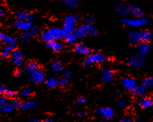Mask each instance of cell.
<instances>
[{
	"mask_svg": "<svg viewBox=\"0 0 153 122\" xmlns=\"http://www.w3.org/2000/svg\"><path fill=\"white\" fill-rule=\"evenodd\" d=\"M25 70L31 82L41 83L45 81L44 73L40 69L39 64L34 61H30L25 64Z\"/></svg>",
	"mask_w": 153,
	"mask_h": 122,
	"instance_id": "cell-1",
	"label": "cell"
},
{
	"mask_svg": "<svg viewBox=\"0 0 153 122\" xmlns=\"http://www.w3.org/2000/svg\"><path fill=\"white\" fill-rule=\"evenodd\" d=\"M152 38V33L149 30L131 31L128 35V40L130 45L137 46L142 42H148Z\"/></svg>",
	"mask_w": 153,
	"mask_h": 122,
	"instance_id": "cell-2",
	"label": "cell"
},
{
	"mask_svg": "<svg viewBox=\"0 0 153 122\" xmlns=\"http://www.w3.org/2000/svg\"><path fill=\"white\" fill-rule=\"evenodd\" d=\"M64 38V34L62 29L53 27L49 29L45 30L42 32L40 36V38L43 42L46 43H50L51 42L55 41L56 40H59Z\"/></svg>",
	"mask_w": 153,
	"mask_h": 122,
	"instance_id": "cell-3",
	"label": "cell"
},
{
	"mask_svg": "<svg viewBox=\"0 0 153 122\" xmlns=\"http://www.w3.org/2000/svg\"><path fill=\"white\" fill-rule=\"evenodd\" d=\"M122 24L126 25V26L132 28H139L144 26L149 23V19L146 17H142V18H123L121 19Z\"/></svg>",
	"mask_w": 153,
	"mask_h": 122,
	"instance_id": "cell-4",
	"label": "cell"
},
{
	"mask_svg": "<svg viewBox=\"0 0 153 122\" xmlns=\"http://www.w3.org/2000/svg\"><path fill=\"white\" fill-rule=\"evenodd\" d=\"M106 61V57L100 52H93L84 59L83 65L84 67H89L94 64L103 63Z\"/></svg>",
	"mask_w": 153,
	"mask_h": 122,
	"instance_id": "cell-5",
	"label": "cell"
},
{
	"mask_svg": "<svg viewBox=\"0 0 153 122\" xmlns=\"http://www.w3.org/2000/svg\"><path fill=\"white\" fill-rule=\"evenodd\" d=\"M145 64L144 56L139 55L131 56L128 61V64L132 68H141Z\"/></svg>",
	"mask_w": 153,
	"mask_h": 122,
	"instance_id": "cell-6",
	"label": "cell"
},
{
	"mask_svg": "<svg viewBox=\"0 0 153 122\" xmlns=\"http://www.w3.org/2000/svg\"><path fill=\"white\" fill-rule=\"evenodd\" d=\"M21 102L18 99H14L12 101L8 102V103L5 105L4 106L0 107V110L1 112L4 113H10L12 112L15 109L18 108L19 107H21Z\"/></svg>",
	"mask_w": 153,
	"mask_h": 122,
	"instance_id": "cell-7",
	"label": "cell"
},
{
	"mask_svg": "<svg viewBox=\"0 0 153 122\" xmlns=\"http://www.w3.org/2000/svg\"><path fill=\"white\" fill-rule=\"evenodd\" d=\"M72 34L76 37L77 40L83 38L84 36L86 35H89L88 25L86 24L76 27L74 32L72 33Z\"/></svg>",
	"mask_w": 153,
	"mask_h": 122,
	"instance_id": "cell-8",
	"label": "cell"
},
{
	"mask_svg": "<svg viewBox=\"0 0 153 122\" xmlns=\"http://www.w3.org/2000/svg\"><path fill=\"white\" fill-rule=\"evenodd\" d=\"M120 83L124 89L128 91H132L137 86V81L134 79L130 77H124L121 79Z\"/></svg>",
	"mask_w": 153,
	"mask_h": 122,
	"instance_id": "cell-9",
	"label": "cell"
},
{
	"mask_svg": "<svg viewBox=\"0 0 153 122\" xmlns=\"http://www.w3.org/2000/svg\"><path fill=\"white\" fill-rule=\"evenodd\" d=\"M128 14L133 18H142L144 14V11L143 8L137 5H128Z\"/></svg>",
	"mask_w": 153,
	"mask_h": 122,
	"instance_id": "cell-10",
	"label": "cell"
},
{
	"mask_svg": "<svg viewBox=\"0 0 153 122\" xmlns=\"http://www.w3.org/2000/svg\"><path fill=\"white\" fill-rule=\"evenodd\" d=\"M11 58L15 67H20L23 64V54L20 50H14L11 55Z\"/></svg>",
	"mask_w": 153,
	"mask_h": 122,
	"instance_id": "cell-11",
	"label": "cell"
},
{
	"mask_svg": "<svg viewBox=\"0 0 153 122\" xmlns=\"http://www.w3.org/2000/svg\"><path fill=\"white\" fill-rule=\"evenodd\" d=\"M16 17L18 19L22 21H27V22H33L36 19V17L32 13L24 12V11H18L16 12Z\"/></svg>",
	"mask_w": 153,
	"mask_h": 122,
	"instance_id": "cell-12",
	"label": "cell"
},
{
	"mask_svg": "<svg viewBox=\"0 0 153 122\" xmlns=\"http://www.w3.org/2000/svg\"><path fill=\"white\" fill-rule=\"evenodd\" d=\"M32 26L33 25L32 22L22 21L19 20V19L16 20L13 24L14 28H16V29L24 31V32H27V31H29Z\"/></svg>",
	"mask_w": 153,
	"mask_h": 122,
	"instance_id": "cell-13",
	"label": "cell"
},
{
	"mask_svg": "<svg viewBox=\"0 0 153 122\" xmlns=\"http://www.w3.org/2000/svg\"><path fill=\"white\" fill-rule=\"evenodd\" d=\"M114 77V73L111 69H104L101 73V79L104 83H108L111 82Z\"/></svg>",
	"mask_w": 153,
	"mask_h": 122,
	"instance_id": "cell-14",
	"label": "cell"
},
{
	"mask_svg": "<svg viewBox=\"0 0 153 122\" xmlns=\"http://www.w3.org/2000/svg\"><path fill=\"white\" fill-rule=\"evenodd\" d=\"M97 113L108 120H112L114 117V110L111 107H102L97 111Z\"/></svg>",
	"mask_w": 153,
	"mask_h": 122,
	"instance_id": "cell-15",
	"label": "cell"
},
{
	"mask_svg": "<svg viewBox=\"0 0 153 122\" xmlns=\"http://www.w3.org/2000/svg\"><path fill=\"white\" fill-rule=\"evenodd\" d=\"M0 40L3 44L5 45H13L15 46L16 44V39L14 37L6 34L4 32L0 33Z\"/></svg>",
	"mask_w": 153,
	"mask_h": 122,
	"instance_id": "cell-16",
	"label": "cell"
},
{
	"mask_svg": "<svg viewBox=\"0 0 153 122\" xmlns=\"http://www.w3.org/2000/svg\"><path fill=\"white\" fill-rule=\"evenodd\" d=\"M150 50H151V47L147 42H142L137 46V51L138 55L140 56H144L148 55Z\"/></svg>",
	"mask_w": 153,
	"mask_h": 122,
	"instance_id": "cell-17",
	"label": "cell"
},
{
	"mask_svg": "<svg viewBox=\"0 0 153 122\" xmlns=\"http://www.w3.org/2000/svg\"><path fill=\"white\" fill-rule=\"evenodd\" d=\"M74 50L76 53L81 55H86L90 52V50L89 48L85 46L82 43L76 44L74 47Z\"/></svg>",
	"mask_w": 153,
	"mask_h": 122,
	"instance_id": "cell-18",
	"label": "cell"
},
{
	"mask_svg": "<svg viewBox=\"0 0 153 122\" xmlns=\"http://www.w3.org/2000/svg\"><path fill=\"white\" fill-rule=\"evenodd\" d=\"M153 103L151 101V98L143 97L138 101V106H139L141 108L143 109H148L149 107H151Z\"/></svg>",
	"mask_w": 153,
	"mask_h": 122,
	"instance_id": "cell-19",
	"label": "cell"
},
{
	"mask_svg": "<svg viewBox=\"0 0 153 122\" xmlns=\"http://www.w3.org/2000/svg\"><path fill=\"white\" fill-rule=\"evenodd\" d=\"M115 9L117 10V12L120 14L121 16H125L128 14V5H123L121 3H118L115 5Z\"/></svg>",
	"mask_w": 153,
	"mask_h": 122,
	"instance_id": "cell-20",
	"label": "cell"
},
{
	"mask_svg": "<svg viewBox=\"0 0 153 122\" xmlns=\"http://www.w3.org/2000/svg\"><path fill=\"white\" fill-rule=\"evenodd\" d=\"M147 91H148V89L144 86H143V85H137L134 89L132 91L135 95L143 97V96L145 95L146 94Z\"/></svg>",
	"mask_w": 153,
	"mask_h": 122,
	"instance_id": "cell-21",
	"label": "cell"
},
{
	"mask_svg": "<svg viewBox=\"0 0 153 122\" xmlns=\"http://www.w3.org/2000/svg\"><path fill=\"white\" fill-rule=\"evenodd\" d=\"M45 85L48 89H53L59 85V80L55 77L48 78L45 82Z\"/></svg>",
	"mask_w": 153,
	"mask_h": 122,
	"instance_id": "cell-22",
	"label": "cell"
},
{
	"mask_svg": "<svg viewBox=\"0 0 153 122\" xmlns=\"http://www.w3.org/2000/svg\"><path fill=\"white\" fill-rule=\"evenodd\" d=\"M47 46L56 52H60L62 49H63V45H62V44L56 41H53L50 42V43H48Z\"/></svg>",
	"mask_w": 153,
	"mask_h": 122,
	"instance_id": "cell-23",
	"label": "cell"
},
{
	"mask_svg": "<svg viewBox=\"0 0 153 122\" xmlns=\"http://www.w3.org/2000/svg\"><path fill=\"white\" fill-rule=\"evenodd\" d=\"M37 106V102L35 101H28L22 103L21 105V108L24 111L31 110L35 108Z\"/></svg>",
	"mask_w": 153,
	"mask_h": 122,
	"instance_id": "cell-24",
	"label": "cell"
},
{
	"mask_svg": "<svg viewBox=\"0 0 153 122\" xmlns=\"http://www.w3.org/2000/svg\"><path fill=\"white\" fill-rule=\"evenodd\" d=\"M0 93H1V94H4L7 97H13L16 95V93L15 91L8 89V88L4 87L2 85L0 86Z\"/></svg>",
	"mask_w": 153,
	"mask_h": 122,
	"instance_id": "cell-25",
	"label": "cell"
},
{
	"mask_svg": "<svg viewBox=\"0 0 153 122\" xmlns=\"http://www.w3.org/2000/svg\"><path fill=\"white\" fill-rule=\"evenodd\" d=\"M62 1L64 3L69 9H74L80 4V0H62Z\"/></svg>",
	"mask_w": 153,
	"mask_h": 122,
	"instance_id": "cell-26",
	"label": "cell"
},
{
	"mask_svg": "<svg viewBox=\"0 0 153 122\" xmlns=\"http://www.w3.org/2000/svg\"><path fill=\"white\" fill-rule=\"evenodd\" d=\"M51 69L53 72L59 73L63 69V66L59 61H54L51 65Z\"/></svg>",
	"mask_w": 153,
	"mask_h": 122,
	"instance_id": "cell-27",
	"label": "cell"
},
{
	"mask_svg": "<svg viewBox=\"0 0 153 122\" xmlns=\"http://www.w3.org/2000/svg\"><path fill=\"white\" fill-rule=\"evenodd\" d=\"M142 85L147 88V89H151V88L153 87V78L146 77L144 79L143 81H142Z\"/></svg>",
	"mask_w": 153,
	"mask_h": 122,
	"instance_id": "cell-28",
	"label": "cell"
},
{
	"mask_svg": "<svg viewBox=\"0 0 153 122\" xmlns=\"http://www.w3.org/2000/svg\"><path fill=\"white\" fill-rule=\"evenodd\" d=\"M33 94V91L30 88H25L21 92V96L22 97L27 98L32 96Z\"/></svg>",
	"mask_w": 153,
	"mask_h": 122,
	"instance_id": "cell-29",
	"label": "cell"
},
{
	"mask_svg": "<svg viewBox=\"0 0 153 122\" xmlns=\"http://www.w3.org/2000/svg\"><path fill=\"white\" fill-rule=\"evenodd\" d=\"M28 32H29L30 36L33 38V37H35L37 35L39 34V28L37 26H32V28H31V29L28 31Z\"/></svg>",
	"mask_w": 153,
	"mask_h": 122,
	"instance_id": "cell-30",
	"label": "cell"
},
{
	"mask_svg": "<svg viewBox=\"0 0 153 122\" xmlns=\"http://www.w3.org/2000/svg\"><path fill=\"white\" fill-rule=\"evenodd\" d=\"M118 106L120 109H124L127 107V101L125 99L120 98L118 101Z\"/></svg>",
	"mask_w": 153,
	"mask_h": 122,
	"instance_id": "cell-31",
	"label": "cell"
},
{
	"mask_svg": "<svg viewBox=\"0 0 153 122\" xmlns=\"http://www.w3.org/2000/svg\"><path fill=\"white\" fill-rule=\"evenodd\" d=\"M32 38V37L30 36L29 32H28V31H27V32H24L23 34H22V36H21L22 40L24 41V42L29 41Z\"/></svg>",
	"mask_w": 153,
	"mask_h": 122,
	"instance_id": "cell-32",
	"label": "cell"
},
{
	"mask_svg": "<svg viewBox=\"0 0 153 122\" xmlns=\"http://www.w3.org/2000/svg\"><path fill=\"white\" fill-rule=\"evenodd\" d=\"M76 40H77V39H76V37L74 36L72 34H70V36H67L66 38V42L68 44H74L75 43Z\"/></svg>",
	"mask_w": 153,
	"mask_h": 122,
	"instance_id": "cell-33",
	"label": "cell"
},
{
	"mask_svg": "<svg viewBox=\"0 0 153 122\" xmlns=\"http://www.w3.org/2000/svg\"><path fill=\"white\" fill-rule=\"evenodd\" d=\"M69 84V81L68 79L62 78L59 80V86L62 87H65L68 86V85Z\"/></svg>",
	"mask_w": 153,
	"mask_h": 122,
	"instance_id": "cell-34",
	"label": "cell"
},
{
	"mask_svg": "<svg viewBox=\"0 0 153 122\" xmlns=\"http://www.w3.org/2000/svg\"><path fill=\"white\" fill-rule=\"evenodd\" d=\"M62 76L63 78L66 79H70L72 76V73L69 70H66L62 73Z\"/></svg>",
	"mask_w": 153,
	"mask_h": 122,
	"instance_id": "cell-35",
	"label": "cell"
},
{
	"mask_svg": "<svg viewBox=\"0 0 153 122\" xmlns=\"http://www.w3.org/2000/svg\"><path fill=\"white\" fill-rule=\"evenodd\" d=\"M14 48H15V46H13V45H6V46L4 47V49L3 50L12 54L13 51L15 50L14 49Z\"/></svg>",
	"mask_w": 153,
	"mask_h": 122,
	"instance_id": "cell-36",
	"label": "cell"
},
{
	"mask_svg": "<svg viewBox=\"0 0 153 122\" xmlns=\"http://www.w3.org/2000/svg\"><path fill=\"white\" fill-rule=\"evenodd\" d=\"M7 99L5 97H0V107L4 106L5 105H6L8 103Z\"/></svg>",
	"mask_w": 153,
	"mask_h": 122,
	"instance_id": "cell-37",
	"label": "cell"
},
{
	"mask_svg": "<svg viewBox=\"0 0 153 122\" xmlns=\"http://www.w3.org/2000/svg\"><path fill=\"white\" fill-rule=\"evenodd\" d=\"M95 19L94 18H93V17H88L86 19V24H89V25H94V24L95 23Z\"/></svg>",
	"mask_w": 153,
	"mask_h": 122,
	"instance_id": "cell-38",
	"label": "cell"
},
{
	"mask_svg": "<svg viewBox=\"0 0 153 122\" xmlns=\"http://www.w3.org/2000/svg\"><path fill=\"white\" fill-rule=\"evenodd\" d=\"M11 55H12V54H11V53H9V52H5V51H4V50H3L2 52H1V55H2L3 57H4V58L10 57V56H11Z\"/></svg>",
	"mask_w": 153,
	"mask_h": 122,
	"instance_id": "cell-39",
	"label": "cell"
},
{
	"mask_svg": "<svg viewBox=\"0 0 153 122\" xmlns=\"http://www.w3.org/2000/svg\"><path fill=\"white\" fill-rule=\"evenodd\" d=\"M118 122H136V121L130 118H124V119H122L120 120H119Z\"/></svg>",
	"mask_w": 153,
	"mask_h": 122,
	"instance_id": "cell-40",
	"label": "cell"
},
{
	"mask_svg": "<svg viewBox=\"0 0 153 122\" xmlns=\"http://www.w3.org/2000/svg\"><path fill=\"white\" fill-rule=\"evenodd\" d=\"M15 75H16L17 77H20V76H22V75H23V72H22L21 70H16V71Z\"/></svg>",
	"mask_w": 153,
	"mask_h": 122,
	"instance_id": "cell-41",
	"label": "cell"
},
{
	"mask_svg": "<svg viewBox=\"0 0 153 122\" xmlns=\"http://www.w3.org/2000/svg\"><path fill=\"white\" fill-rule=\"evenodd\" d=\"M85 101H86V99H85L83 97H82L78 98L77 101H76V102H77L78 103H84Z\"/></svg>",
	"mask_w": 153,
	"mask_h": 122,
	"instance_id": "cell-42",
	"label": "cell"
},
{
	"mask_svg": "<svg viewBox=\"0 0 153 122\" xmlns=\"http://www.w3.org/2000/svg\"><path fill=\"white\" fill-rule=\"evenodd\" d=\"M86 113L84 112H79L76 113L77 116H78V117H80V118L84 117V116L86 115Z\"/></svg>",
	"mask_w": 153,
	"mask_h": 122,
	"instance_id": "cell-43",
	"label": "cell"
},
{
	"mask_svg": "<svg viewBox=\"0 0 153 122\" xmlns=\"http://www.w3.org/2000/svg\"><path fill=\"white\" fill-rule=\"evenodd\" d=\"M4 10H3V9L1 8V9L0 10V16H1V17H2L3 16H4Z\"/></svg>",
	"mask_w": 153,
	"mask_h": 122,
	"instance_id": "cell-44",
	"label": "cell"
},
{
	"mask_svg": "<svg viewBox=\"0 0 153 122\" xmlns=\"http://www.w3.org/2000/svg\"><path fill=\"white\" fill-rule=\"evenodd\" d=\"M30 122H41L39 120H35V119H33V120H31Z\"/></svg>",
	"mask_w": 153,
	"mask_h": 122,
	"instance_id": "cell-45",
	"label": "cell"
},
{
	"mask_svg": "<svg viewBox=\"0 0 153 122\" xmlns=\"http://www.w3.org/2000/svg\"><path fill=\"white\" fill-rule=\"evenodd\" d=\"M44 122H56V121H55L54 120H47L45 121Z\"/></svg>",
	"mask_w": 153,
	"mask_h": 122,
	"instance_id": "cell-46",
	"label": "cell"
},
{
	"mask_svg": "<svg viewBox=\"0 0 153 122\" xmlns=\"http://www.w3.org/2000/svg\"><path fill=\"white\" fill-rule=\"evenodd\" d=\"M151 101H152V103H153V95L151 97Z\"/></svg>",
	"mask_w": 153,
	"mask_h": 122,
	"instance_id": "cell-47",
	"label": "cell"
},
{
	"mask_svg": "<svg viewBox=\"0 0 153 122\" xmlns=\"http://www.w3.org/2000/svg\"><path fill=\"white\" fill-rule=\"evenodd\" d=\"M121 1H128V0H120Z\"/></svg>",
	"mask_w": 153,
	"mask_h": 122,
	"instance_id": "cell-48",
	"label": "cell"
},
{
	"mask_svg": "<svg viewBox=\"0 0 153 122\" xmlns=\"http://www.w3.org/2000/svg\"><path fill=\"white\" fill-rule=\"evenodd\" d=\"M100 122H106V121H100Z\"/></svg>",
	"mask_w": 153,
	"mask_h": 122,
	"instance_id": "cell-49",
	"label": "cell"
}]
</instances>
